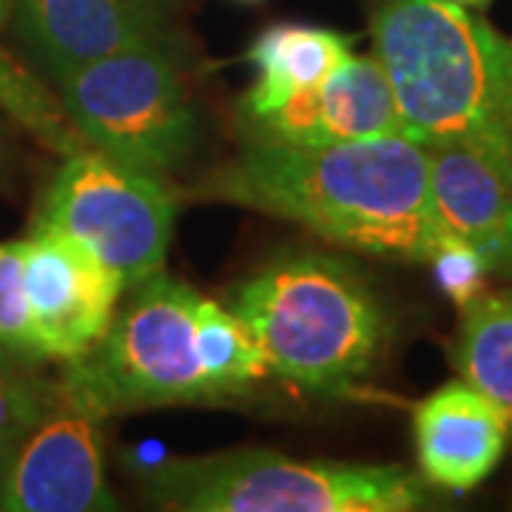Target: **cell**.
Masks as SVG:
<instances>
[{
	"label": "cell",
	"instance_id": "cell-6",
	"mask_svg": "<svg viewBox=\"0 0 512 512\" xmlns=\"http://www.w3.org/2000/svg\"><path fill=\"white\" fill-rule=\"evenodd\" d=\"M60 103L89 148L165 177L197 143V109L174 46L148 43L63 74Z\"/></svg>",
	"mask_w": 512,
	"mask_h": 512
},
{
	"label": "cell",
	"instance_id": "cell-5",
	"mask_svg": "<svg viewBox=\"0 0 512 512\" xmlns=\"http://www.w3.org/2000/svg\"><path fill=\"white\" fill-rule=\"evenodd\" d=\"M200 293L165 271L134 285L89 353L66 362L60 390L100 416L171 404H220L197 348Z\"/></svg>",
	"mask_w": 512,
	"mask_h": 512
},
{
	"label": "cell",
	"instance_id": "cell-19",
	"mask_svg": "<svg viewBox=\"0 0 512 512\" xmlns=\"http://www.w3.org/2000/svg\"><path fill=\"white\" fill-rule=\"evenodd\" d=\"M433 268L439 271L444 291L450 293L461 308L484 291L487 271H484L481 259H478L467 245H461L458 239L456 242H450V245L441 251L439 259L433 262Z\"/></svg>",
	"mask_w": 512,
	"mask_h": 512
},
{
	"label": "cell",
	"instance_id": "cell-16",
	"mask_svg": "<svg viewBox=\"0 0 512 512\" xmlns=\"http://www.w3.org/2000/svg\"><path fill=\"white\" fill-rule=\"evenodd\" d=\"M197 348L208 382L217 387L222 402L251 390L265 373V356L248 325L231 308L200 299L197 308Z\"/></svg>",
	"mask_w": 512,
	"mask_h": 512
},
{
	"label": "cell",
	"instance_id": "cell-2",
	"mask_svg": "<svg viewBox=\"0 0 512 512\" xmlns=\"http://www.w3.org/2000/svg\"><path fill=\"white\" fill-rule=\"evenodd\" d=\"M373 55L421 146H470L512 180V37L456 0H373Z\"/></svg>",
	"mask_w": 512,
	"mask_h": 512
},
{
	"label": "cell",
	"instance_id": "cell-3",
	"mask_svg": "<svg viewBox=\"0 0 512 512\" xmlns=\"http://www.w3.org/2000/svg\"><path fill=\"white\" fill-rule=\"evenodd\" d=\"M276 373L308 390H345L373 373L387 345V316L350 262L316 251L268 259L231 293Z\"/></svg>",
	"mask_w": 512,
	"mask_h": 512
},
{
	"label": "cell",
	"instance_id": "cell-22",
	"mask_svg": "<svg viewBox=\"0 0 512 512\" xmlns=\"http://www.w3.org/2000/svg\"><path fill=\"white\" fill-rule=\"evenodd\" d=\"M9 362H12V356H9V353H6V348L0 345V370H6V367H9Z\"/></svg>",
	"mask_w": 512,
	"mask_h": 512
},
{
	"label": "cell",
	"instance_id": "cell-9",
	"mask_svg": "<svg viewBox=\"0 0 512 512\" xmlns=\"http://www.w3.org/2000/svg\"><path fill=\"white\" fill-rule=\"evenodd\" d=\"M26 296L43 359H77L106 336L123 279L80 242L32 228L23 239Z\"/></svg>",
	"mask_w": 512,
	"mask_h": 512
},
{
	"label": "cell",
	"instance_id": "cell-4",
	"mask_svg": "<svg viewBox=\"0 0 512 512\" xmlns=\"http://www.w3.org/2000/svg\"><path fill=\"white\" fill-rule=\"evenodd\" d=\"M146 498L180 512H407L427 504L396 464L299 461L274 450L165 458L140 473Z\"/></svg>",
	"mask_w": 512,
	"mask_h": 512
},
{
	"label": "cell",
	"instance_id": "cell-12",
	"mask_svg": "<svg viewBox=\"0 0 512 512\" xmlns=\"http://www.w3.org/2000/svg\"><path fill=\"white\" fill-rule=\"evenodd\" d=\"M430 200L447 237L481 259L487 276H512V180L470 146H427Z\"/></svg>",
	"mask_w": 512,
	"mask_h": 512
},
{
	"label": "cell",
	"instance_id": "cell-17",
	"mask_svg": "<svg viewBox=\"0 0 512 512\" xmlns=\"http://www.w3.org/2000/svg\"><path fill=\"white\" fill-rule=\"evenodd\" d=\"M0 345L12 359H43L26 296L23 239L0 242Z\"/></svg>",
	"mask_w": 512,
	"mask_h": 512
},
{
	"label": "cell",
	"instance_id": "cell-24",
	"mask_svg": "<svg viewBox=\"0 0 512 512\" xmlns=\"http://www.w3.org/2000/svg\"><path fill=\"white\" fill-rule=\"evenodd\" d=\"M239 3H259V0H239Z\"/></svg>",
	"mask_w": 512,
	"mask_h": 512
},
{
	"label": "cell",
	"instance_id": "cell-13",
	"mask_svg": "<svg viewBox=\"0 0 512 512\" xmlns=\"http://www.w3.org/2000/svg\"><path fill=\"white\" fill-rule=\"evenodd\" d=\"M416 453L424 478L447 490H473L504 456L510 421L487 396L447 382L413 413Z\"/></svg>",
	"mask_w": 512,
	"mask_h": 512
},
{
	"label": "cell",
	"instance_id": "cell-21",
	"mask_svg": "<svg viewBox=\"0 0 512 512\" xmlns=\"http://www.w3.org/2000/svg\"><path fill=\"white\" fill-rule=\"evenodd\" d=\"M461 6H473V9H484V6H490L493 0H456Z\"/></svg>",
	"mask_w": 512,
	"mask_h": 512
},
{
	"label": "cell",
	"instance_id": "cell-15",
	"mask_svg": "<svg viewBox=\"0 0 512 512\" xmlns=\"http://www.w3.org/2000/svg\"><path fill=\"white\" fill-rule=\"evenodd\" d=\"M456 367L512 427V288L481 291L461 308Z\"/></svg>",
	"mask_w": 512,
	"mask_h": 512
},
{
	"label": "cell",
	"instance_id": "cell-10",
	"mask_svg": "<svg viewBox=\"0 0 512 512\" xmlns=\"http://www.w3.org/2000/svg\"><path fill=\"white\" fill-rule=\"evenodd\" d=\"M245 143L330 146L404 134L402 114L382 60L350 52L333 72L279 109L239 120Z\"/></svg>",
	"mask_w": 512,
	"mask_h": 512
},
{
	"label": "cell",
	"instance_id": "cell-23",
	"mask_svg": "<svg viewBox=\"0 0 512 512\" xmlns=\"http://www.w3.org/2000/svg\"><path fill=\"white\" fill-rule=\"evenodd\" d=\"M6 171V148H3V140H0V174Z\"/></svg>",
	"mask_w": 512,
	"mask_h": 512
},
{
	"label": "cell",
	"instance_id": "cell-8",
	"mask_svg": "<svg viewBox=\"0 0 512 512\" xmlns=\"http://www.w3.org/2000/svg\"><path fill=\"white\" fill-rule=\"evenodd\" d=\"M100 413L60 390L57 404L29 430L0 487L6 512L117 510L103 470Z\"/></svg>",
	"mask_w": 512,
	"mask_h": 512
},
{
	"label": "cell",
	"instance_id": "cell-1",
	"mask_svg": "<svg viewBox=\"0 0 512 512\" xmlns=\"http://www.w3.org/2000/svg\"><path fill=\"white\" fill-rule=\"evenodd\" d=\"M188 200L228 202L359 254L433 265L456 242L430 200V154L407 134L330 146L248 143Z\"/></svg>",
	"mask_w": 512,
	"mask_h": 512
},
{
	"label": "cell",
	"instance_id": "cell-14",
	"mask_svg": "<svg viewBox=\"0 0 512 512\" xmlns=\"http://www.w3.org/2000/svg\"><path fill=\"white\" fill-rule=\"evenodd\" d=\"M350 52V37L319 26L279 23L265 29L248 52L256 80L242 97L237 117L251 120L268 114L296 94L319 86Z\"/></svg>",
	"mask_w": 512,
	"mask_h": 512
},
{
	"label": "cell",
	"instance_id": "cell-18",
	"mask_svg": "<svg viewBox=\"0 0 512 512\" xmlns=\"http://www.w3.org/2000/svg\"><path fill=\"white\" fill-rule=\"evenodd\" d=\"M60 399V384H37L0 370V436H26Z\"/></svg>",
	"mask_w": 512,
	"mask_h": 512
},
{
	"label": "cell",
	"instance_id": "cell-20",
	"mask_svg": "<svg viewBox=\"0 0 512 512\" xmlns=\"http://www.w3.org/2000/svg\"><path fill=\"white\" fill-rule=\"evenodd\" d=\"M29 436V433H26ZM26 436H0V487H3V481H6V476H9V470H12V461H15V456H18L20 444H23V439Z\"/></svg>",
	"mask_w": 512,
	"mask_h": 512
},
{
	"label": "cell",
	"instance_id": "cell-7",
	"mask_svg": "<svg viewBox=\"0 0 512 512\" xmlns=\"http://www.w3.org/2000/svg\"><path fill=\"white\" fill-rule=\"evenodd\" d=\"M63 160L35 228L80 242L126 288L165 271L180 205L165 177L117 163L94 148Z\"/></svg>",
	"mask_w": 512,
	"mask_h": 512
},
{
	"label": "cell",
	"instance_id": "cell-11",
	"mask_svg": "<svg viewBox=\"0 0 512 512\" xmlns=\"http://www.w3.org/2000/svg\"><path fill=\"white\" fill-rule=\"evenodd\" d=\"M23 37L57 80L134 46H174L160 0H12Z\"/></svg>",
	"mask_w": 512,
	"mask_h": 512
}]
</instances>
